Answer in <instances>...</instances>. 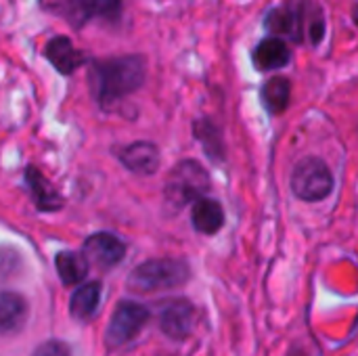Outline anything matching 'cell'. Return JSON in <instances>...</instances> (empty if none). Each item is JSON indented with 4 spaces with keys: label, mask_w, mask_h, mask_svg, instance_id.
Masks as SVG:
<instances>
[{
    "label": "cell",
    "mask_w": 358,
    "mask_h": 356,
    "mask_svg": "<svg viewBox=\"0 0 358 356\" xmlns=\"http://www.w3.org/2000/svg\"><path fill=\"white\" fill-rule=\"evenodd\" d=\"M31 356H69V353L59 342H46V344H42Z\"/></svg>",
    "instance_id": "cell-20"
},
{
    "label": "cell",
    "mask_w": 358,
    "mask_h": 356,
    "mask_svg": "<svg viewBox=\"0 0 358 356\" xmlns=\"http://www.w3.org/2000/svg\"><path fill=\"white\" fill-rule=\"evenodd\" d=\"M306 0H289L287 8H275L266 17V27L275 36H289L292 40L300 42L306 27Z\"/></svg>",
    "instance_id": "cell-8"
},
{
    "label": "cell",
    "mask_w": 358,
    "mask_h": 356,
    "mask_svg": "<svg viewBox=\"0 0 358 356\" xmlns=\"http://www.w3.org/2000/svg\"><path fill=\"white\" fill-rule=\"evenodd\" d=\"M149 321V311L143 304H136L132 300H124L117 304L105 334V342L109 348H120L132 338L138 336V332Z\"/></svg>",
    "instance_id": "cell-6"
},
{
    "label": "cell",
    "mask_w": 358,
    "mask_h": 356,
    "mask_svg": "<svg viewBox=\"0 0 358 356\" xmlns=\"http://www.w3.org/2000/svg\"><path fill=\"white\" fill-rule=\"evenodd\" d=\"M193 130H195L197 141L203 145L206 153H208L212 159H222L224 147H222V138H220L218 128H216L212 122H208V120H197L195 126H193Z\"/></svg>",
    "instance_id": "cell-19"
},
{
    "label": "cell",
    "mask_w": 358,
    "mask_h": 356,
    "mask_svg": "<svg viewBox=\"0 0 358 356\" xmlns=\"http://www.w3.org/2000/svg\"><path fill=\"white\" fill-rule=\"evenodd\" d=\"M189 279V266L182 260H149L136 266L128 279V287L141 294L162 292L182 285Z\"/></svg>",
    "instance_id": "cell-4"
},
{
    "label": "cell",
    "mask_w": 358,
    "mask_h": 356,
    "mask_svg": "<svg viewBox=\"0 0 358 356\" xmlns=\"http://www.w3.org/2000/svg\"><path fill=\"white\" fill-rule=\"evenodd\" d=\"M147 78V61L141 55L101 59L90 69V90L103 111H111L120 101L141 90Z\"/></svg>",
    "instance_id": "cell-1"
},
{
    "label": "cell",
    "mask_w": 358,
    "mask_h": 356,
    "mask_svg": "<svg viewBox=\"0 0 358 356\" xmlns=\"http://www.w3.org/2000/svg\"><path fill=\"white\" fill-rule=\"evenodd\" d=\"M208 191L210 176L206 168L195 159H182L172 168L166 180L164 195L174 208H185L187 204H193L199 197H203Z\"/></svg>",
    "instance_id": "cell-3"
},
{
    "label": "cell",
    "mask_w": 358,
    "mask_h": 356,
    "mask_svg": "<svg viewBox=\"0 0 358 356\" xmlns=\"http://www.w3.org/2000/svg\"><path fill=\"white\" fill-rule=\"evenodd\" d=\"M191 220L195 231L203 233V235H214L222 229L224 225V212L222 206L216 199H208V197H199L197 201H193V212H191Z\"/></svg>",
    "instance_id": "cell-14"
},
{
    "label": "cell",
    "mask_w": 358,
    "mask_h": 356,
    "mask_svg": "<svg viewBox=\"0 0 358 356\" xmlns=\"http://www.w3.org/2000/svg\"><path fill=\"white\" fill-rule=\"evenodd\" d=\"M44 52H46V59L55 65V69L63 76H71L86 61V55L78 50L67 36H57L48 40Z\"/></svg>",
    "instance_id": "cell-12"
},
{
    "label": "cell",
    "mask_w": 358,
    "mask_h": 356,
    "mask_svg": "<svg viewBox=\"0 0 358 356\" xmlns=\"http://www.w3.org/2000/svg\"><path fill=\"white\" fill-rule=\"evenodd\" d=\"M99 302H101V285H99L96 281L80 285V287L73 292L71 302H69L71 317L78 319V321H88V319H92L94 313H96V308H99Z\"/></svg>",
    "instance_id": "cell-16"
},
{
    "label": "cell",
    "mask_w": 358,
    "mask_h": 356,
    "mask_svg": "<svg viewBox=\"0 0 358 356\" xmlns=\"http://www.w3.org/2000/svg\"><path fill=\"white\" fill-rule=\"evenodd\" d=\"M40 6L46 13L61 17L76 29L94 19L115 23L122 17V0H40Z\"/></svg>",
    "instance_id": "cell-2"
},
{
    "label": "cell",
    "mask_w": 358,
    "mask_h": 356,
    "mask_svg": "<svg viewBox=\"0 0 358 356\" xmlns=\"http://www.w3.org/2000/svg\"><path fill=\"white\" fill-rule=\"evenodd\" d=\"M254 65L262 71H271V69H281L289 63L292 55H289V48L287 44L277 38V36H271V38H264L256 48H254Z\"/></svg>",
    "instance_id": "cell-13"
},
{
    "label": "cell",
    "mask_w": 358,
    "mask_h": 356,
    "mask_svg": "<svg viewBox=\"0 0 358 356\" xmlns=\"http://www.w3.org/2000/svg\"><path fill=\"white\" fill-rule=\"evenodd\" d=\"M292 191L302 201H323L334 191V174L321 157H304L294 168Z\"/></svg>",
    "instance_id": "cell-5"
},
{
    "label": "cell",
    "mask_w": 358,
    "mask_h": 356,
    "mask_svg": "<svg viewBox=\"0 0 358 356\" xmlns=\"http://www.w3.org/2000/svg\"><path fill=\"white\" fill-rule=\"evenodd\" d=\"M117 157L130 172L143 174V176L155 174L159 170V164H162V155H159L157 145L149 143V141H136V143L122 147Z\"/></svg>",
    "instance_id": "cell-9"
},
{
    "label": "cell",
    "mask_w": 358,
    "mask_h": 356,
    "mask_svg": "<svg viewBox=\"0 0 358 356\" xmlns=\"http://www.w3.org/2000/svg\"><path fill=\"white\" fill-rule=\"evenodd\" d=\"M162 329L170 338L182 340L191 334L193 327V306L187 300H170L162 304L159 313Z\"/></svg>",
    "instance_id": "cell-10"
},
{
    "label": "cell",
    "mask_w": 358,
    "mask_h": 356,
    "mask_svg": "<svg viewBox=\"0 0 358 356\" xmlns=\"http://www.w3.org/2000/svg\"><path fill=\"white\" fill-rule=\"evenodd\" d=\"M25 185H27V189L34 197V204L40 212H57L63 208L61 193L50 185V180L36 166L25 168Z\"/></svg>",
    "instance_id": "cell-11"
},
{
    "label": "cell",
    "mask_w": 358,
    "mask_h": 356,
    "mask_svg": "<svg viewBox=\"0 0 358 356\" xmlns=\"http://www.w3.org/2000/svg\"><path fill=\"white\" fill-rule=\"evenodd\" d=\"M289 97H292V86L289 80L285 78H273L262 88V101L271 113H283L289 105Z\"/></svg>",
    "instance_id": "cell-18"
},
{
    "label": "cell",
    "mask_w": 358,
    "mask_h": 356,
    "mask_svg": "<svg viewBox=\"0 0 358 356\" xmlns=\"http://www.w3.org/2000/svg\"><path fill=\"white\" fill-rule=\"evenodd\" d=\"M126 254V245L120 237L111 233H94L84 241V256L88 264L99 269H111L122 262Z\"/></svg>",
    "instance_id": "cell-7"
},
{
    "label": "cell",
    "mask_w": 358,
    "mask_h": 356,
    "mask_svg": "<svg viewBox=\"0 0 358 356\" xmlns=\"http://www.w3.org/2000/svg\"><path fill=\"white\" fill-rule=\"evenodd\" d=\"M27 319V302L19 294H0V336L15 334Z\"/></svg>",
    "instance_id": "cell-15"
},
{
    "label": "cell",
    "mask_w": 358,
    "mask_h": 356,
    "mask_svg": "<svg viewBox=\"0 0 358 356\" xmlns=\"http://www.w3.org/2000/svg\"><path fill=\"white\" fill-rule=\"evenodd\" d=\"M57 273L65 285L82 283L88 275V260L84 254L76 252H59L57 254Z\"/></svg>",
    "instance_id": "cell-17"
},
{
    "label": "cell",
    "mask_w": 358,
    "mask_h": 356,
    "mask_svg": "<svg viewBox=\"0 0 358 356\" xmlns=\"http://www.w3.org/2000/svg\"><path fill=\"white\" fill-rule=\"evenodd\" d=\"M355 23H357V25H358V6H357V8H355Z\"/></svg>",
    "instance_id": "cell-21"
}]
</instances>
